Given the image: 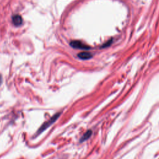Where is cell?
<instances>
[{
    "label": "cell",
    "instance_id": "6da1fadb",
    "mask_svg": "<svg viewBox=\"0 0 159 159\" xmlns=\"http://www.w3.org/2000/svg\"><path fill=\"white\" fill-rule=\"evenodd\" d=\"M60 116V113H58L57 114H55V116H53L50 120H48L47 122H46L45 123H44L42 127L39 129V132H42V131H43L44 130H45V129H47L48 127H49L52 124H53L56 120L57 119L58 117V116Z\"/></svg>",
    "mask_w": 159,
    "mask_h": 159
},
{
    "label": "cell",
    "instance_id": "7a4b0ae2",
    "mask_svg": "<svg viewBox=\"0 0 159 159\" xmlns=\"http://www.w3.org/2000/svg\"><path fill=\"white\" fill-rule=\"evenodd\" d=\"M70 45L75 48H80V49H83V50H88L89 48V47L84 45L81 42L78 40H74L71 41L70 42Z\"/></svg>",
    "mask_w": 159,
    "mask_h": 159
},
{
    "label": "cell",
    "instance_id": "3957f363",
    "mask_svg": "<svg viewBox=\"0 0 159 159\" xmlns=\"http://www.w3.org/2000/svg\"><path fill=\"white\" fill-rule=\"evenodd\" d=\"M22 18L19 14H14L12 16V22L14 25L19 27L22 24Z\"/></svg>",
    "mask_w": 159,
    "mask_h": 159
},
{
    "label": "cell",
    "instance_id": "277c9868",
    "mask_svg": "<svg viewBox=\"0 0 159 159\" xmlns=\"http://www.w3.org/2000/svg\"><path fill=\"white\" fill-rule=\"evenodd\" d=\"M78 57L83 60H88L92 58L93 55L91 53H89L87 52H83L79 53L78 54Z\"/></svg>",
    "mask_w": 159,
    "mask_h": 159
},
{
    "label": "cell",
    "instance_id": "5b68a950",
    "mask_svg": "<svg viewBox=\"0 0 159 159\" xmlns=\"http://www.w3.org/2000/svg\"><path fill=\"white\" fill-rule=\"evenodd\" d=\"M91 134H92V131L91 130H88L83 136H82V137L81 138V142H83V141H84V140H86L88 139H89L90 137H91Z\"/></svg>",
    "mask_w": 159,
    "mask_h": 159
},
{
    "label": "cell",
    "instance_id": "8992f818",
    "mask_svg": "<svg viewBox=\"0 0 159 159\" xmlns=\"http://www.w3.org/2000/svg\"><path fill=\"white\" fill-rule=\"evenodd\" d=\"M1 83H2V76H1V75L0 74V85H1Z\"/></svg>",
    "mask_w": 159,
    "mask_h": 159
}]
</instances>
